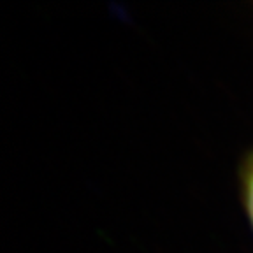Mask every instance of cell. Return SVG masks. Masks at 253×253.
Listing matches in <instances>:
<instances>
[{
	"label": "cell",
	"mask_w": 253,
	"mask_h": 253,
	"mask_svg": "<svg viewBox=\"0 0 253 253\" xmlns=\"http://www.w3.org/2000/svg\"><path fill=\"white\" fill-rule=\"evenodd\" d=\"M239 186H241V201L245 213L253 229V151L245 157L239 170Z\"/></svg>",
	"instance_id": "obj_1"
}]
</instances>
